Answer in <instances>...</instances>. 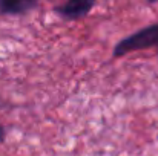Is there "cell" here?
<instances>
[{"label": "cell", "instance_id": "obj_3", "mask_svg": "<svg viewBox=\"0 0 158 156\" xmlns=\"http://www.w3.org/2000/svg\"><path fill=\"white\" fill-rule=\"evenodd\" d=\"M39 0H0V14L3 15H23L32 11Z\"/></svg>", "mask_w": 158, "mask_h": 156}, {"label": "cell", "instance_id": "obj_5", "mask_svg": "<svg viewBox=\"0 0 158 156\" xmlns=\"http://www.w3.org/2000/svg\"><path fill=\"white\" fill-rule=\"evenodd\" d=\"M148 2H158V0H148Z\"/></svg>", "mask_w": 158, "mask_h": 156}, {"label": "cell", "instance_id": "obj_1", "mask_svg": "<svg viewBox=\"0 0 158 156\" xmlns=\"http://www.w3.org/2000/svg\"><path fill=\"white\" fill-rule=\"evenodd\" d=\"M152 46H158V23L149 25L120 40L114 48V57H123L126 54L149 49Z\"/></svg>", "mask_w": 158, "mask_h": 156}, {"label": "cell", "instance_id": "obj_2", "mask_svg": "<svg viewBox=\"0 0 158 156\" xmlns=\"http://www.w3.org/2000/svg\"><path fill=\"white\" fill-rule=\"evenodd\" d=\"M95 2L97 0H66V3L58 6L55 11L66 20H78L89 14Z\"/></svg>", "mask_w": 158, "mask_h": 156}, {"label": "cell", "instance_id": "obj_4", "mask_svg": "<svg viewBox=\"0 0 158 156\" xmlns=\"http://www.w3.org/2000/svg\"><path fill=\"white\" fill-rule=\"evenodd\" d=\"M5 136H6V130H5L3 126H0V142L5 141Z\"/></svg>", "mask_w": 158, "mask_h": 156}]
</instances>
